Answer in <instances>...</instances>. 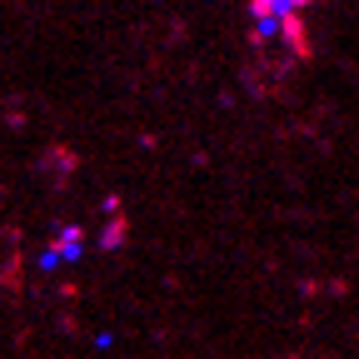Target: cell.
I'll list each match as a JSON object with an SVG mask.
<instances>
[{
  "instance_id": "cell-1",
  "label": "cell",
  "mask_w": 359,
  "mask_h": 359,
  "mask_svg": "<svg viewBox=\"0 0 359 359\" xmlns=\"http://www.w3.org/2000/svg\"><path fill=\"white\" fill-rule=\"evenodd\" d=\"M280 40H285L290 60H299V65L314 55V45H309V25H304V6H285V15H280Z\"/></svg>"
},
{
  "instance_id": "cell-2",
  "label": "cell",
  "mask_w": 359,
  "mask_h": 359,
  "mask_svg": "<svg viewBox=\"0 0 359 359\" xmlns=\"http://www.w3.org/2000/svg\"><path fill=\"white\" fill-rule=\"evenodd\" d=\"M20 285H25V269H20V255H6V294L15 299V294H20Z\"/></svg>"
},
{
  "instance_id": "cell-3",
  "label": "cell",
  "mask_w": 359,
  "mask_h": 359,
  "mask_svg": "<svg viewBox=\"0 0 359 359\" xmlns=\"http://www.w3.org/2000/svg\"><path fill=\"white\" fill-rule=\"evenodd\" d=\"M45 165H50L55 175H70V170H75V155H70L65 145H55V150H45Z\"/></svg>"
},
{
  "instance_id": "cell-4",
  "label": "cell",
  "mask_w": 359,
  "mask_h": 359,
  "mask_svg": "<svg viewBox=\"0 0 359 359\" xmlns=\"http://www.w3.org/2000/svg\"><path fill=\"white\" fill-rule=\"evenodd\" d=\"M290 6H314V0H290Z\"/></svg>"
}]
</instances>
